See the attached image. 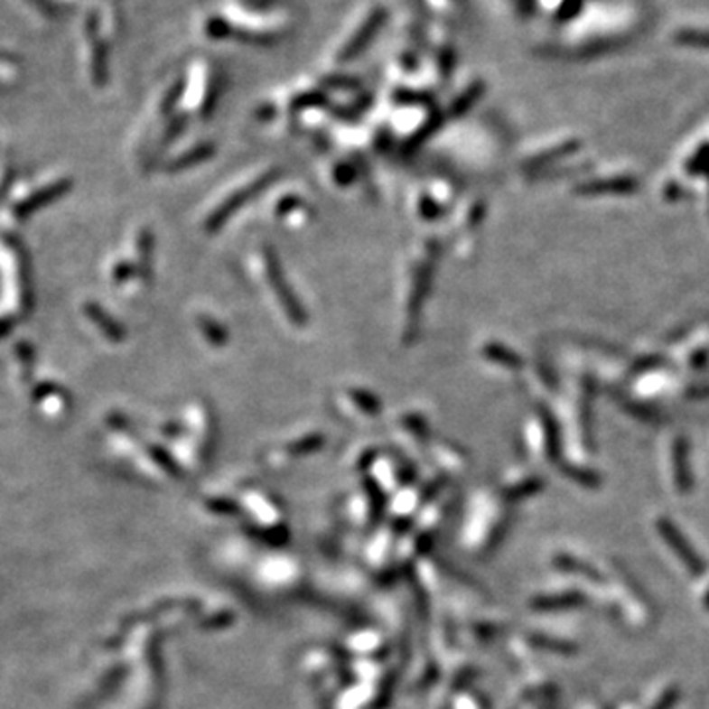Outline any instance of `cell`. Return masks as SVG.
Returning <instances> with one entry per match:
<instances>
[{"mask_svg": "<svg viewBox=\"0 0 709 709\" xmlns=\"http://www.w3.org/2000/svg\"><path fill=\"white\" fill-rule=\"evenodd\" d=\"M263 265H265V275L270 282L272 292H275V296H276L278 303L282 305V310H284V313H286L290 323H294V325L308 323V313H305L303 305L300 303L296 294H294V290L290 288L288 278H286V275H284V270L280 266V260L270 247H265V250H263Z\"/></svg>", "mask_w": 709, "mask_h": 709, "instance_id": "6da1fadb", "label": "cell"}, {"mask_svg": "<svg viewBox=\"0 0 709 709\" xmlns=\"http://www.w3.org/2000/svg\"><path fill=\"white\" fill-rule=\"evenodd\" d=\"M278 170H270V172H265V176H260L258 180H255L253 183H248L247 188H243V190H238V191H235V193H231L229 195V198L217 207L215 211H211V215L207 217V221H205V231L207 233H215V231H219V229L231 219V217L241 210V207L250 200V198H257V195L263 191V190H266L270 183H275L276 180H278Z\"/></svg>", "mask_w": 709, "mask_h": 709, "instance_id": "7a4b0ae2", "label": "cell"}, {"mask_svg": "<svg viewBox=\"0 0 709 709\" xmlns=\"http://www.w3.org/2000/svg\"><path fill=\"white\" fill-rule=\"evenodd\" d=\"M432 284V265H422L414 276V292L408 303V325H406V340H412V335L416 333V322L422 310V303L425 300V294L430 290Z\"/></svg>", "mask_w": 709, "mask_h": 709, "instance_id": "3957f363", "label": "cell"}, {"mask_svg": "<svg viewBox=\"0 0 709 709\" xmlns=\"http://www.w3.org/2000/svg\"><path fill=\"white\" fill-rule=\"evenodd\" d=\"M639 182L632 178H617V180H602L589 182L577 188L575 191L582 195H605V193H632L637 191Z\"/></svg>", "mask_w": 709, "mask_h": 709, "instance_id": "277c9868", "label": "cell"}, {"mask_svg": "<svg viewBox=\"0 0 709 709\" xmlns=\"http://www.w3.org/2000/svg\"><path fill=\"white\" fill-rule=\"evenodd\" d=\"M213 152H215V146L210 145V142H205V145L195 146V148H191L188 152H183L180 158L172 160L168 170L170 172H183V170H188V168H193V166H198V163L210 160L213 156Z\"/></svg>", "mask_w": 709, "mask_h": 709, "instance_id": "5b68a950", "label": "cell"}, {"mask_svg": "<svg viewBox=\"0 0 709 709\" xmlns=\"http://www.w3.org/2000/svg\"><path fill=\"white\" fill-rule=\"evenodd\" d=\"M383 20H385V10H378V13H375L373 16H370V20L367 22V26L361 30V34H359L357 38H353V42L349 43V48L343 51L341 60H351V58H355L357 53L365 48V43L370 40V36L375 34V30H377L380 24H383Z\"/></svg>", "mask_w": 709, "mask_h": 709, "instance_id": "8992f818", "label": "cell"}, {"mask_svg": "<svg viewBox=\"0 0 709 709\" xmlns=\"http://www.w3.org/2000/svg\"><path fill=\"white\" fill-rule=\"evenodd\" d=\"M483 355L487 359H490V361H495L497 365H503L507 368H520L522 365H525L515 351H510V349H507L503 345H497V343H487L483 347Z\"/></svg>", "mask_w": 709, "mask_h": 709, "instance_id": "52a82bcc", "label": "cell"}, {"mask_svg": "<svg viewBox=\"0 0 709 709\" xmlns=\"http://www.w3.org/2000/svg\"><path fill=\"white\" fill-rule=\"evenodd\" d=\"M483 91H485V85H483L481 81L473 83L462 97H457V99L453 101V105H452V108H450V113H452L453 117H462V115H465V113L469 111V108H471L479 99H481Z\"/></svg>", "mask_w": 709, "mask_h": 709, "instance_id": "ba28073f", "label": "cell"}, {"mask_svg": "<svg viewBox=\"0 0 709 709\" xmlns=\"http://www.w3.org/2000/svg\"><path fill=\"white\" fill-rule=\"evenodd\" d=\"M198 325H200V330H201V333H203L205 340L210 341L211 345H215V347H223V345L227 343L229 333H227V330H225V327H223L219 322H215V320H211V318H207V315H201V318L198 320Z\"/></svg>", "mask_w": 709, "mask_h": 709, "instance_id": "9c48e42d", "label": "cell"}, {"mask_svg": "<svg viewBox=\"0 0 709 709\" xmlns=\"http://www.w3.org/2000/svg\"><path fill=\"white\" fill-rule=\"evenodd\" d=\"M577 148H580V142H577V140L565 142V145H562V146H558V148L544 152L542 156H538V160L534 158V160L528 163V170L540 168V166H546V163H550V162H554V160H558V158H564V156H567V154H572V152H575Z\"/></svg>", "mask_w": 709, "mask_h": 709, "instance_id": "30bf717a", "label": "cell"}, {"mask_svg": "<svg viewBox=\"0 0 709 709\" xmlns=\"http://www.w3.org/2000/svg\"><path fill=\"white\" fill-rule=\"evenodd\" d=\"M349 395H351V400L355 402L357 408L370 414V416H377V414H380V408H383V405H380V400L375 395H370V392H367V390L353 388L351 392H349Z\"/></svg>", "mask_w": 709, "mask_h": 709, "instance_id": "8fae6325", "label": "cell"}, {"mask_svg": "<svg viewBox=\"0 0 709 709\" xmlns=\"http://www.w3.org/2000/svg\"><path fill=\"white\" fill-rule=\"evenodd\" d=\"M676 42L684 43V46L709 50V32H704V30H680L678 34H676Z\"/></svg>", "mask_w": 709, "mask_h": 709, "instance_id": "7c38bea8", "label": "cell"}, {"mask_svg": "<svg viewBox=\"0 0 709 709\" xmlns=\"http://www.w3.org/2000/svg\"><path fill=\"white\" fill-rule=\"evenodd\" d=\"M152 248H154V238L150 231H142L138 237V258H140V270L146 272L152 266Z\"/></svg>", "mask_w": 709, "mask_h": 709, "instance_id": "4fadbf2b", "label": "cell"}, {"mask_svg": "<svg viewBox=\"0 0 709 709\" xmlns=\"http://www.w3.org/2000/svg\"><path fill=\"white\" fill-rule=\"evenodd\" d=\"M89 313H91V318L101 325V330H103L105 335L111 337V340H123L125 331L121 330V325L115 323L113 320H108L99 308H89Z\"/></svg>", "mask_w": 709, "mask_h": 709, "instance_id": "5bb4252c", "label": "cell"}, {"mask_svg": "<svg viewBox=\"0 0 709 709\" xmlns=\"http://www.w3.org/2000/svg\"><path fill=\"white\" fill-rule=\"evenodd\" d=\"M582 10H583V0H562L555 16H558L560 22H567V20H574Z\"/></svg>", "mask_w": 709, "mask_h": 709, "instance_id": "9a60e30c", "label": "cell"}, {"mask_svg": "<svg viewBox=\"0 0 709 709\" xmlns=\"http://www.w3.org/2000/svg\"><path fill=\"white\" fill-rule=\"evenodd\" d=\"M420 211H422V217H425V219H435V217H440L442 207L435 201H432L430 198H422Z\"/></svg>", "mask_w": 709, "mask_h": 709, "instance_id": "2e32d148", "label": "cell"}, {"mask_svg": "<svg viewBox=\"0 0 709 709\" xmlns=\"http://www.w3.org/2000/svg\"><path fill=\"white\" fill-rule=\"evenodd\" d=\"M355 180V170L351 166H347V163H341V166H337L335 170V182L340 185H347Z\"/></svg>", "mask_w": 709, "mask_h": 709, "instance_id": "e0dca14e", "label": "cell"}, {"mask_svg": "<svg viewBox=\"0 0 709 709\" xmlns=\"http://www.w3.org/2000/svg\"><path fill=\"white\" fill-rule=\"evenodd\" d=\"M323 101L325 97L322 93H308L294 103V107H315V105H323Z\"/></svg>", "mask_w": 709, "mask_h": 709, "instance_id": "ac0fdd59", "label": "cell"}, {"mask_svg": "<svg viewBox=\"0 0 709 709\" xmlns=\"http://www.w3.org/2000/svg\"><path fill=\"white\" fill-rule=\"evenodd\" d=\"M298 205H302V201L298 200V198H286V200H282L280 201V205H278V215H288L292 210H296Z\"/></svg>", "mask_w": 709, "mask_h": 709, "instance_id": "d6986e66", "label": "cell"}, {"mask_svg": "<svg viewBox=\"0 0 709 709\" xmlns=\"http://www.w3.org/2000/svg\"><path fill=\"white\" fill-rule=\"evenodd\" d=\"M452 65H453V51H452V50H447V51L443 53V56H442V68H443V73H445V75L450 73Z\"/></svg>", "mask_w": 709, "mask_h": 709, "instance_id": "ffe728a7", "label": "cell"}, {"mask_svg": "<svg viewBox=\"0 0 709 709\" xmlns=\"http://www.w3.org/2000/svg\"><path fill=\"white\" fill-rule=\"evenodd\" d=\"M705 357H707V353L705 351H702L700 355H697L694 361H695V367H702L704 365V361H705Z\"/></svg>", "mask_w": 709, "mask_h": 709, "instance_id": "44dd1931", "label": "cell"}, {"mask_svg": "<svg viewBox=\"0 0 709 709\" xmlns=\"http://www.w3.org/2000/svg\"><path fill=\"white\" fill-rule=\"evenodd\" d=\"M707 172H709V170H707Z\"/></svg>", "mask_w": 709, "mask_h": 709, "instance_id": "7402d4cb", "label": "cell"}]
</instances>
